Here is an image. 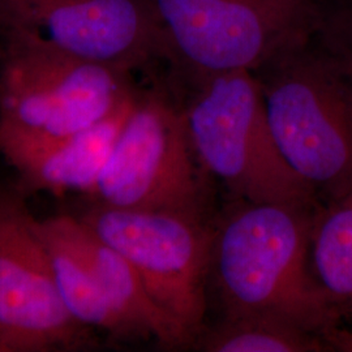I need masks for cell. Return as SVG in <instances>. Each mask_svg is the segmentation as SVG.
Instances as JSON below:
<instances>
[{
  "instance_id": "11",
  "label": "cell",
  "mask_w": 352,
  "mask_h": 352,
  "mask_svg": "<svg viewBox=\"0 0 352 352\" xmlns=\"http://www.w3.org/2000/svg\"><path fill=\"white\" fill-rule=\"evenodd\" d=\"M38 230L50 253L62 299L76 321L107 333L113 340H139L96 276L80 241L75 215L60 214L38 221Z\"/></svg>"
},
{
  "instance_id": "13",
  "label": "cell",
  "mask_w": 352,
  "mask_h": 352,
  "mask_svg": "<svg viewBox=\"0 0 352 352\" xmlns=\"http://www.w3.org/2000/svg\"><path fill=\"white\" fill-rule=\"evenodd\" d=\"M311 264L340 322H352V189L317 209Z\"/></svg>"
},
{
  "instance_id": "14",
  "label": "cell",
  "mask_w": 352,
  "mask_h": 352,
  "mask_svg": "<svg viewBox=\"0 0 352 352\" xmlns=\"http://www.w3.org/2000/svg\"><path fill=\"white\" fill-rule=\"evenodd\" d=\"M193 347L206 352H330L320 334L286 320L258 314L223 315L204 327Z\"/></svg>"
},
{
  "instance_id": "7",
  "label": "cell",
  "mask_w": 352,
  "mask_h": 352,
  "mask_svg": "<svg viewBox=\"0 0 352 352\" xmlns=\"http://www.w3.org/2000/svg\"><path fill=\"white\" fill-rule=\"evenodd\" d=\"M71 214L133 266L151 298L196 342L208 308L213 244V225L205 214L118 209L89 201Z\"/></svg>"
},
{
  "instance_id": "9",
  "label": "cell",
  "mask_w": 352,
  "mask_h": 352,
  "mask_svg": "<svg viewBox=\"0 0 352 352\" xmlns=\"http://www.w3.org/2000/svg\"><path fill=\"white\" fill-rule=\"evenodd\" d=\"M0 28L23 29L76 58L131 74L166 62L151 0H0Z\"/></svg>"
},
{
  "instance_id": "15",
  "label": "cell",
  "mask_w": 352,
  "mask_h": 352,
  "mask_svg": "<svg viewBox=\"0 0 352 352\" xmlns=\"http://www.w3.org/2000/svg\"><path fill=\"white\" fill-rule=\"evenodd\" d=\"M317 36L352 71V0H344L334 11L325 8Z\"/></svg>"
},
{
  "instance_id": "2",
  "label": "cell",
  "mask_w": 352,
  "mask_h": 352,
  "mask_svg": "<svg viewBox=\"0 0 352 352\" xmlns=\"http://www.w3.org/2000/svg\"><path fill=\"white\" fill-rule=\"evenodd\" d=\"M0 154L19 162L116 111L133 74L59 50L34 33L0 28Z\"/></svg>"
},
{
  "instance_id": "5",
  "label": "cell",
  "mask_w": 352,
  "mask_h": 352,
  "mask_svg": "<svg viewBox=\"0 0 352 352\" xmlns=\"http://www.w3.org/2000/svg\"><path fill=\"white\" fill-rule=\"evenodd\" d=\"M166 62L189 81L250 71L318 33L324 0H151Z\"/></svg>"
},
{
  "instance_id": "6",
  "label": "cell",
  "mask_w": 352,
  "mask_h": 352,
  "mask_svg": "<svg viewBox=\"0 0 352 352\" xmlns=\"http://www.w3.org/2000/svg\"><path fill=\"white\" fill-rule=\"evenodd\" d=\"M209 176L189 139L182 101L170 88H138L133 106L85 201L118 209L205 214Z\"/></svg>"
},
{
  "instance_id": "17",
  "label": "cell",
  "mask_w": 352,
  "mask_h": 352,
  "mask_svg": "<svg viewBox=\"0 0 352 352\" xmlns=\"http://www.w3.org/2000/svg\"><path fill=\"white\" fill-rule=\"evenodd\" d=\"M1 54H3V41H1V34H0V59H1Z\"/></svg>"
},
{
  "instance_id": "8",
  "label": "cell",
  "mask_w": 352,
  "mask_h": 352,
  "mask_svg": "<svg viewBox=\"0 0 352 352\" xmlns=\"http://www.w3.org/2000/svg\"><path fill=\"white\" fill-rule=\"evenodd\" d=\"M26 199L0 186V352L91 350L94 331L68 312Z\"/></svg>"
},
{
  "instance_id": "10",
  "label": "cell",
  "mask_w": 352,
  "mask_h": 352,
  "mask_svg": "<svg viewBox=\"0 0 352 352\" xmlns=\"http://www.w3.org/2000/svg\"><path fill=\"white\" fill-rule=\"evenodd\" d=\"M136 91L101 122L34 151L12 164L17 173L14 186L26 197L41 192L59 197L69 192L81 193L82 197L90 195L124 126Z\"/></svg>"
},
{
  "instance_id": "4",
  "label": "cell",
  "mask_w": 352,
  "mask_h": 352,
  "mask_svg": "<svg viewBox=\"0 0 352 352\" xmlns=\"http://www.w3.org/2000/svg\"><path fill=\"white\" fill-rule=\"evenodd\" d=\"M192 84L182 104L189 139L209 177L219 180L235 201L321 204L279 149L254 72L221 74Z\"/></svg>"
},
{
  "instance_id": "12",
  "label": "cell",
  "mask_w": 352,
  "mask_h": 352,
  "mask_svg": "<svg viewBox=\"0 0 352 352\" xmlns=\"http://www.w3.org/2000/svg\"><path fill=\"white\" fill-rule=\"evenodd\" d=\"M77 222L80 241L96 276L113 308L138 338L154 340L166 350L193 347V336L155 302L133 266L78 219Z\"/></svg>"
},
{
  "instance_id": "16",
  "label": "cell",
  "mask_w": 352,
  "mask_h": 352,
  "mask_svg": "<svg viewBox=\"0 0 352 352\" xmlns=\"http://www.w3.org/2000/svg\"><path fill=\"white\" fill-rule=\"evenodd\" d=\"M331 351L352 352V327L334 325L321 333Z\"/></svg>"
},
{
  "instance_id": "1",
  "label": "cell",
  "mask_w": 352,
  "mask_h": 352,
  "mask_svg": "<svg viewBox=\"0 0 352 352\" xmlns=\"http://www.w3.org/2000/svg\"><path fill=\"white\" fill-rule=\"evenodd\" d=\"M320 205L236 201L214 223L210 274L223 315L273 316L320 336L340 325L311 264Z\"/></svg>"
},
{
  "instance_id": "3",
  "label": "cell",
  "mask_w": 352,
  "mask_h": 352,
  "mask_svg": "<svg viewBox=\"0 0 352 352\" xmlns=\"http://www.w3.org/2000/svg\"><path fill=\"white\" fill-rule=\"evenodd\" d=\"M277 145L321 204L352 189V71L316 34L254 72Z\"/></svg>"
}]
</instances>
